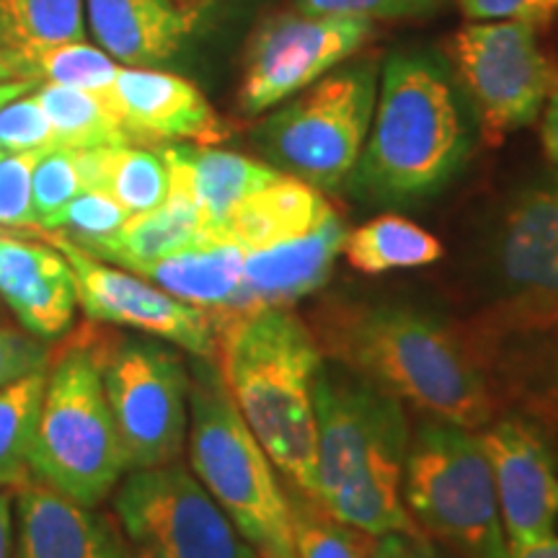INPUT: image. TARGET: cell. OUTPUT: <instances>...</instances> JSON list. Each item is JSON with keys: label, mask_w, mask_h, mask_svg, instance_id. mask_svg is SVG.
<instances>
[{"label": "cell", "mask_w": 558, "mask_h": 558, "mask_svg": "<svg viewBox=\"0 0 558 558\" xmlns=\"http://www.w3.org/2000/svg\"><path fill=\"white\" fill-rule=\"evenodd\" d=\"M494 269L507 292L497 329L558 308V184L522 190L509 202L494 241Z\"/></svg>", "instance_id": "5bb4252c"}, {"label": "cell", "mask_w": 558, "mask_h": 558, "mask_svg": "<svg viewBox=\"0 0 558 558\" xmlns=\"http://www.w3.org/2000/svg\"><path fill=\"white\" fill-rule=\"evenodd\" d=\"M13 550V492L0 488V558H11Z\"/></svg>", "instance_id": "b9f144b4"}, {"label": "cell", "mask_w": 558, "mask_h": 558, "mask_svg": "<svg viewBox=\"0 0 558 558\" xmlns=\"http://www.w3.org/2000/svg\"><path fill=\"white\" fill-rule=\"evenodd\" d=\"M86 11L104 52L128 68H156L213 29L222 0H86Z\"/></svg>", "instance_id": "e0dca14e"}, {"label": "cell", "mask_w": 558, "mask_h": 558, "mask_svg": "<svg viewBox=\"0 0 558 558\" xmlns=\"http://www.w3.org/2000/svg\"><path fill=\"white\" fill-rule=\"evenodd\" d=\"M47 150L3 153L0 156V233H37L32 207L34 166Z\"/></svg>", "instance_id": "836d02e7"}, {"label": "cell", "mask_w": 558, "mask_h": 558, "mask_svg": "<svg viewBox=\"0 0 558 558\" xmlns=\"http://www.w3.org/2000/svg\"><path fill=\"white\" fill-rule=\"evenodd\" d=\"M403 505L418 530L463 558H507L499 499L486 452L473 429L418 424L403 465Z\"/></svg>", "instance_id": "52a82bcc"}, {"label": "cell", "mask_w": 558, "mask_h": 558, "mask_svg": "<svg viewBox=\"0 0 558 558\" xmlns=\"http://www.w3.org/2000/svg\"><path fill=\"white\" fill-rule=\"evenodd\" d=\"M0 303L41 341L65 339L78 311L70 264L47 241L0 235Z\"/></svg>", "instance_id": "ac0fdd59"}, {"label": "cell", "mask_w": 558, "mask_h": 558, "mask_svg": "<svg viewBox=\"0 0 558 558\" xmlns=\"http://www.w3.org/2000/svg\"><path fill=\"white\" fill-rule=\"evenodd\" d=\"M469 150L450 81L435 62L396 54L386 62L352 186L380 202L427 197L450 181Z\"/></svg>", "instance_id": "277c9868"}, {"label": "cell", "mask_w": 558, "mask_h": 558, "mask_svg": "<svg viewBox=\"0 0 558 558\" xmlns=\"http://www.w3.org/2000/svg\"><path fill=\"white\" fill-rule=\"evenodd\" d=\"M199 241L207 239L202 233L197 207H194L190 194L171 184L163 205L150 209V213L130 215L128 222L109 241L99 243L88 254L137 275L148 264L166 259V256L190 248Z\"/></svg>", "instance_id": "cb8c5ba5"}, {"label": "cell", "mask_w": 558, "mask_h": 558, "mask_svg": "<svg viewBox=\"0 0 558 558\" xmlns=\"http://www.w3.org/2000/svg\"><path fill=\"white\" fill-rule=\"evenodd\" d=\"M3 313H5V308H3V303H0V324H3Z\"/></svg>", "instance_id": "c3c4849f"}, {"label": "cell", "mask_w": 558, "mask_h": 558, "mask_svg": "<svg viewBox=\"0 0 558 558\" xmlns=\"http://www.w3.org/2000/svg\"><path fill=\"white\" fill-rule=\"evenodd\" d=\"M471 21H527L543 26L558 16V0H458Z\"/></svg>", "instance_id": "74e56055"}, {"label": "cell", "mask_w": 558, "mask_h": 558, "mask_svg": "<svg viewBox=\"0 0 558 558\" xmlns=\"http://www.w3.org/2000/svg\"><path fill=\"white\" fill-rule=\"evenodd\" d=\"M218 326V369L243 422L292 488L316 494L313 386L324 354L303 318L282 305L230 313Z\"/></svg>", "instance_id": "3957f363"}, {"label": "cell", "mask_w": 558, "mask_h": 558, "mask_svg": "<svg viewBox=\"0 0 558 558\" xmlns=\"http://www.w3.org/2000/svg\"><path fill=\"white\" fill-rule=\"evenodd\" d=\"M132 558H156V556H150L148 550H143V548H132Z\"/></svg>", "instance_id": "7dc6e473"}, {"label": "cell", "mask_w": 558, "mask_h": 558, "mask_svg": "<svg viewBox=\"0 0 558 558\" xmlns=\"http://www.w3.org/2000/svg\"><path fill=\"white\" fill-rule=\"evenodd\" d=\"M373 37V21L275 13L251 34L239 86L241 114H264L352 58Z\"/></svg>", "instance_id": "7c38bea8"}, {"label": "cell", "mask_w": 558, "mask_h": 558, "mask_svg": "<svg viewBox=\"0 0 558 558\" xmlns=\"http://www.w3.org/2000/svg\"><path fill=\"white\" fill-rule=\"evenodd\" d=\"M243 254L228 241H199L140 269L137 275L169 295L213 313V318L243 311Z\"/></svg>", "instance_id": "7402d4cb"}, {"label": "cell", "mask_w": 558, "mask_h": 558, "mask_svg": "<svg viewBox=\"0 0 558 558\" xmlns=\"http://www.w3.org/2000/svg\"><path fill=\"white\" fill-rule=\"evenodd\" d=\"M308 329L324 357L432 422L484 429L497 414L486 360L442 320L396 303L324 300Z\"/></svg>", "instance_id": "6da1fadb"}, {"label": "cell", "mask_w": 558, "mask_h": 558, "mask_svg": "<svg viewBox=\"0 0 558 558\" xmlns=\"http://www.w3.org/2000/svg\"><path fill=\"white\" fill-rule=\"evenodd\" d=\"M333 207L308 181L279 173L233 209L218 241L235 243L243 251L295 239L320 226Z\"/></svg>", "instance_id": "603a6c76"}, {"label": "cell", "mask_w": 558, "mask_h": 558, "mask_svg": "<svg viewBox=\"0 0 558 558\" xmlns=\"http://www.w3.org/2000/svg\"><path fill=\"white\" fill-rule=\"evenodd\" d=\"M298 11L313 16H349V19H403L424 16L442 9L448 0H295Z\"/></svg>", "instance_id": "d590c367"}, {"label": "cell", "mask_w": 558, "mask_h": 558, "mask_svg": "<svg viewBox=\"0 0 558 558\" xmlns=\"http://www.w3.org/2000/svg\"><path fill=\"white\" fill-rule=\"evenodd\" d=\"M128 209L117 205L109 194L86 190L65 207L54 230L83 251H94L99 243L109 241L128 222Z\"/></svg>", "instance_id": "d6a6232c"}, {"label": "cell", "mask_w": 558, "mask_h": 558, "mask_svg": "<svg viewBox=\"0 0 558 558\" xmlns=\"http://www.w3.org/2000/svg\"><path fill=\"white\" fill-rule=\"evenodd\" d=\"M448 54L488 145L533 124L558 94V65L527 21H471L448 39Z\"/></svg>", "instance_id": "30bf717a"}, {"label": "cell", "mask_w": 558, "mask_h": 558, "mask_svg": "<svg viewBox=\"0 0 558 558\" xmlns=\"http://www.w3.org/2000/svg\"><path fill=\"white\" fill-rule=\"evenodd\" d=\"M538 407L543 414L556 418L558 422V349L550 354L546 373H543L541 386L535 390V399H530Z\"/></svg>", "instance_id": "ab89813d"}, {"label": "cell", "mask_w": 558, "mask_h": 558, "mask_svg": "<svg viewBox=\"0 0 558 558\" xmlns=\"http://www.w3.org/2000/svg\"><path fill=\"white\" fill-rule=\"evenodd\" d=\"M16 558H132L114 522L52 488L19 486Z\"/></svg>", "instance_id": "ffe728a7"}, {"label": "cell", "mask_w": 558, "mask_h": 558, "mask_svg": "<svg viewBox=\"0 0 558 558\" xmlns=\"http://www.w3.org/2000/svg\"><path fill=\"white\" fill-rule=\"evenodd\" d=\"M378 101L373 60L341 68L311 83L264 117L254 137L277 171L316 190H337L352 177Z\"/></svg>", "instance_id": "ba28073f"}, {"label": "cell", "mask_w": 558, "mask_h": 558, "mask_svg": "<svg viewBox=\"0 0 558 558\" xmlns=\"http://www.w3.org/2000/svg\"><path fill=\"white\" fill-rule=\"evenodd\" d=\"M190 458L194 476L259 558H295L288 492L215 360L190 365Z\"/></svg>", "instance_id": "8992f818"}, {"label": "cell", "mask_w": 558, "mask_h": 558, "mask_svg": "<svg viewBox=\"0 0 558 558\" xmlns=\"http://www.w3.org/2000/svg\"><path fill=\"white\" fill-rule=\"evenodd\" d=\"M86 0H0V45L19 52L86 41Z\"/></svg>", "instance_id": "83f0119b"}, {"label": "cell", "mask_w": 558, "mask_h": 558, "mask_svg": "<svg viewBox=\"0 0 558 558\" xmlns=\"http://www.w3.org/2000/svg\"><path fill=\"white\" fill-rule=\"evenodd\" d=\"M3 47H5V45H3Z\"/></svg>", "instance_id": "f907efd6"}, {"label": "cell", "mask_w": 558, "mask_h": 558, "mask_svg": "<svg viewBox=\"0 0 558 558\" xmlns=\"http://www.w3.org/2000/svg\"><path fill=\"white\" fill-rule=\"evenodd\" d=\"M39 86L37 78H11V81H3L0 83V109L5 107V104H11L13 99H19V96L29 94Z\"/></svg>", "instance_id": "f6af8a7d"}, {"label": "cell", "mask_w": 558, "mask_h": 558, "mask_svg": "<svg viewBox=\"0 0 558 558\" xmlns=\"http://www.w3.org/2000/svg\"><path fill=\"white\" fill-rule=\"evenodd\" d=\"M81 192H86V184H83L78 150L52 148L41 153L32 177V207L37 230L58 228L65 207Z\"/></svg>", "instance_id": "1f68e13d"}, {"label": "cell", "mask_w": 558, "mask_h": 558, "mask_svg": "<svg viewBox=\"0 0 558 558\" xmlns=\"http://www.w3.org/2000/svg\"><path fill=\"white\" fill-rule=\"evenodd\" d=\"M52 347L24 329L0 324V388L50 365Z\"/></svg>", "instance_id": "8d00e7d4"}, {"label": "cell", "mask_w": 558, "mask_h": 558, "mask_svg": "<svg viewBox=\"0 0 558 558\" xmlns=\"http://www.w3.org/2000/svg\"><path fill=\"white\" fill-rule=\"evenodd\" d=\"M86 190L109 194L130 215L160 207L169 197L171 171L160 148L111 145V148L78 150Z\"/></svg>", "instance_id": "d4e9b609"}, {"label": "cell", "mask_w": 558, "mask_h": 558, "mask_svg": "<svg viewBox=\"0 0 558 558\" xmlns=\"http://www.w3.org/2000/svg\"><path fill=\"white\" fill-rule=\"evenodd\" d=\"M290 527L295 558H367L373 535L333 520L316 501L288 484Z\"/></svg>", "instance_id": "4dcf8cb0"}, {"label": "cell", "mask_w": 558, "mask_h": 558, "mask_svg": "<svg viewBox=\"0 0 558 558\" xmlns=\"http://www.w3.org/2000/svg\"><path fill=\"white\" fill-rule=\"evenodd\" d=\"M341 254L362 275L427 267L442 259L445 248L427 228L401 215H380L357 230H347Z\"/></svg>", "instance_id": "484cf974"}, {"label": "cell", "mask_w": 558, "mask_h": 558, "mask_svg": "<svg viewBox=\"0 0 558 558\" xmlns=\"http://www.w3.org/2000/svg\"><path fill=\"white\" fill-rule=\"evenodd\" d=\"M34 94L50 120L58 148L94 150L111 148V145H132L120 120L94 94L58 86V83H39Z\"/></svg>", "instance_id": "4316f807"}, {"label": "cell", "mask_w": 558, "mask_h": 558, "mask_svg": "<svg viewBox=\"0 0 558 558\" xmlns=\"http://www.w3.org/2000/svg\"><path fill=\"white\" fill-rule=\"evenodd\" d=\"M11 78H32V75L26 73L24 58H21L19 50L0 45V83Z\"/></svg>", "instance_id": "ee69618b"}, {"label": "cell", "mask_w": 558, "mask_h": 558, "mask_svg": "<svg viewBox=\"0 0 558 558\" xmlns=\"http://www.w3.org/2000/svg\"><path fill=\"white\" fill-rule=\"evenodd\" d=\"M114 512L132 546L156 558H259L184 465L130 471Z\"/></svg>", "instance_id": "8fae6325"}, {"label": "cell", "mask_w": 558, "mask_h": 558, "mask_svg": "<svg viewBox=\"0 0 558 558\" xmlns=\"http://www.w3.org/2000/svg\"><path fill=\"white\" fill-rule=\"evenodd\" d=\"M32 478L81 507H99L124 473V458L94 326L52 349L29 452Z\"/></svg>", "instance_id": "5b68a950"}, {"label": "cell", "mask_w": 558, "mask_h": 558, "mask_svg": "<svg viewBox=\"0 0 558 558\" xmlns=\"http://www.w3.org/2000/svg\"><path fill=\"white\" fill-rule=\"evenodd\" d=\"M45 369L0 388V488L29 484V452L45 390Z\"/></svg>", "instance_id": "f1b7e54d"}, {"label": "cell", "mask_w": 558, "mask_h": 558, "mask_svg": "<svg viewBox=\"0 0 558 558\" xmlns=\"http://www.w3.org/2000/svg\"><path fill=\"white\" fill-rule=\"evenodd\" d=\"M313 501L360 533L422 535L403 505L409 424L403 403L344 367H320Z\"/></svg>", "instance_id": "7a4b0ae2"}, {"label": "cell", "mask_w": 558, "mask_h": 558, "mask_svg": "<svg viewBox=\"0 0 558 558\" xmlns=\"http://www.w3.org/2000/svg\"><path fill=\"white\" fill-rule=\"evenodd\" d=\"M32 239L47 241L65 256L75 279L78 305L90 324L148 333L194 357L218 360V326L213 313L169 295L135 271L96 259L58 230H37Z\"/></svg>", "instance_id": "4fadbf2b"}, {"label": "cell", "mask_w": 558, "mask_h": 558, "mask_svg": "<svg viewBox=\"0 0 558 558\" xmlns=\"http://www.w3.org/2000/svg\"><path fill=\"white\" fill-rule=\"evenodd\" d=\"M367 558H442L429 546L424 535L388 533L373 538Z\"/></svg>", "instance_id": "f35d334b"}, {"label": "cell", "mask_w": 558, "mask_h": 558, "mask_svg": "<svg viewBox=\"0 0 558 558\" xmlns=\"http://www.w3.org/2000/svg\"><path fill=\"white\" fill-rule=\"evenodd\" d=\"M512 331H543V333H556L558 337V308L541 313V316L525 320V324H520L518 329Z\"/></svg>", "instance_id": "bcb514c9"}, {"label": "cell", "mask_w": 558, "mask_h": 558, "mask_svg": "<svg viewBox=\"0 0 558 558\" xmlns=\"http://www.w3.org/2000/svg\"><path fill=\"white\" fill-rule=\"evenodd\" d=\"M497 488L507 548L554 535L558 514L556 460L543 432L522 416L488 422L478 435Z\"/></svg>", "instance_id": "9a60e30c"}, {"label": "cell", "mask_w": 558, "mask_h": 558, "mask_svg": "<svg viewBox=\"0 0 558 558\" xmlns=\"http://www.w3.org/2000/svg\"><path fill=\"white\" fill-rule=\"evenodd\" d=\"M52 148H58V145H54L50 120H47L34 90L0 109V150L24 153Z\"/></svg>", "instance_id": "e575fe53"}, {"label": "cell", "mask_w": 558, "mask_h": 558, "mask_svg": "<svg viewBox=\"0 0 558 558\" xmlns=\"http://www.w3.org/2000/svg\"><path fill=\"white\" fill-rule=\"evenodd\" d=\"M158 148L169 163L171 184L181 186L197 207L207 241H218L233 209L282 173L264 160L213 145L173 143Z\"/></svg>", "instance_id": "44dd1931"}, {"label": "cell", "mask_w": 558, "mask_h": 558, "mask_svg": "<svg viewBox=\"0 0 558 558\" xmlns=\"http://www.w3.org/2000/svg\"><path fill=\"white\" fill-rule=\"evenodd\" d=\"M541 143L546 156L558 166V94L550 96L543 107V124H541Z\"/></svg>", "instance_id": "60d3db41"}, {"label": "cell", "mask_w": 558, "mask_h": 558, "mask_svg": "<svg viewBox=\"0 0 558 558\" xmlns=\"http://www.w3.org/2000/svg\"><path fill=\"white\" fill-rule=\"evenodd\" d=\"M124 471L177 463L190 427V367L171 347L94 326Z\"/></svg>", "instance_id": "9c48e42d"}, {"label": "cell", "mask_w": 558, "mask_h": 558, "mask_svg": "<svg viewBox=\"0 0 558 558\" xmlns=\"http://www.w3.org/2000/svg\"><path fill=\"white\" fill-rule=\"evenodd\" d=\"M0 156H3V150H0ZM0 235H3V233H0Z\"/></svg>", "instance_id": "681fc988"}, {"label": "cell", "mask_w": 558, "mask_h": 558, "mask_svg": "<svg viewBox=\"0 0 558 558\" xmlns=\"http://www.w3.org/2000/svg\"><path fill=\"white\" fill-rule=\"evenodd\" d=\"M507 558H558V538H543L525 546L507 548Z\"/></svg>", "instance_id": "7bdbcfd3"}, {"label": "cell", "mask_w": 558, "mask_h": 558, "mask_svg": "<svg viewBox=\"0 0 558 558\" xmlns=\"http://www.w3.org/2000/svg\"><path fill=\"white\" fill-rule=\"evenodd\" d=\"M347 239L337 209L308 233L243 254V311L288 305L313 295L331 279Z\"/></svg>", "instance_id": "d6986e66"}, {"label": "cell", "mask_w": 558, "mask_h": 558, "mask_svg": "<svg viewBox=\"0 0 558 558\" xmlns=\"http://www.w3.org/2000/svg\"><path fill=\"white\" fill-rule=\"evenodd\" d=\"M21 58H24L26 73L39 83H58V86L86 90L101 101H107L117 73H120L117 60L88 41L39 47V50L21 52Z\"/></svg>", "instance_id": "f546056e"}, {"label": "cell", "mask_w": 558, "mask_h": 558, "mask_svg": "<svg viewBox=\"0 0 558 558\" xmlns=\"http://www.w3.org/2000/svg\"><path fill=\"white\" fill-rule=\"evenodd\" d=\"M104 104L132 145H215L230 135L228 122L192 81L156 68H120Z\"/></svg>", "instance_id": "2e32d148"}]
</instances>
